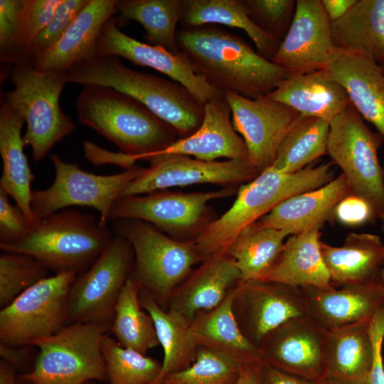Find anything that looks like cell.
I'll return each instance as SVG.
<instances>
[{"label":"cell","mask_w":384,"mask_h":384,"mask_svg":"<svg viewBox=\"0 0 384 384\" xmlns=\"http://www.w3.org/2000/svg\"><path fill=\"white\" fill-rule=\"evenodd\" d=\"M321 228L289 235L275 262L261 280L299 288L333 287L321 255Z\"/></svg>","instance_id":"83f0119b"},{"label":"cell","mask_w":384,"mask_h":384,"mask_svg":"<svg viewBox=\"0 0 384 384\" xmlns=\"http://www.w3.org/2000/svg\"><path fill=\"white\" fill-rule=\"evenodd\" d=\"M373 363L368 384H384L382 347L384 339V307L378 310L369 323Z\"/></svg>","instance_id":"c3c4849f"},{"label":"cell","mask_w":384,"mask_h":384,"mask_svg":"<svg viewBox=\"0 0 384 384\" xmlns=\"http://www.w3.org/2000/svg\"><path fill=\"white\" fill-rule=\"evenodd\" d=\"M285 230L262 225L258 221L248 225L238 235L227 254L235 261L242 279H262L280 254Z\"/></svg>","instance_id":"d590c367"},{"label":"cell","mask_w":384,"mask_h":384,"mask_svg":"<svg viewBox=\"0 0 384 384\" xmlns=\"http://www.w3.org/2000/svg\"><path fill=\"white\" fill-rule=\"evenodd\" d=\"M24 122L3 99L0 107V154L3 164L0 189L14 199L31 229L41 218L35 215L31 205L34 175L23 151L21 130Z\"/></svg>","instance_id":"4316f807"},{"label":"cell","mask_w":384,"mask_h":384,"mask_svg":"<svg viewBox=\"0 0 384 384\" xmlns=\"http://www.w3.org/2000/svg\"><path fill=\"white\" fill-rule=\"evenodd\" d=\"M28 1H0V59L15 66L34 65L26 36Z\"/></svg>","instance_id":"60d3db41"},{"label":"cell","mask_w":384,"mask_h":384,"mask_svg":"<svg viewBox=\"0 0 384 384\" xmlns=\"http://www.w3.org/2000/svg\"><path fill=\"white\" fill-rule=\"evenodd\" d=\"M182 0H117V23L129 20L139 23L146 31L149 45L177 54L176 25L180 21Z\"/></svg>","instance_id":"8d00e7d4"},{"label":"cell","mask_w":384,"mask_h":384,"mask_svg":"<svg viewBox=\"0 0 384 384\" xmlns=\"http://www.w3.org/2000/svg\"><path fill=\"white\" fill-rule=\"evenodd\" d=\"M114 230L132 247L134 277L167 311L174 289L190 274L193 266L202 261L194 241L176 240L137 219L116 220Z\"/></svg>","instance_id":"ba28073f"},{"label":"cell","mask_w":384,"mask_h":384,"mask_svg":"<svg viewBox=\"0 0 384 384\" xmlns=\"http://www.w3.org/2000/svg\"><path fill=\"white\" fill-rule=\"evenodd\" d=\"M380 68H381V69H382L383 72L384 73V65H383V66H382V67H380Z\"/></svg>","instance_id":"91938a15"},{"label":"cell","mask_w":384,"mask_h":384,"mask_svg":"<svg viewBox=\"0 0 384 384\" xmlns=\"http://www.w3.org/2000/svg\"><path fill=\"white\" fill-rule=\"evenodd\" d=\"M134 255L124 238L114 234L97 260L70 285L66 325L95 322L112 325L119 294L133 271Z\"/></svg>","instance_id":"30bf717a"},{"label":"cell","mask_w":384,"mask_h":384,"mask_svg":"<svg viewBox=\"0 0 384 384\" xmlns=\"http://www.w3.org/2000/svg\"><path fill=\"white\" fill-rule=\"evenodd\" d=\"M267 96L302 116L329 122L351 104L346 89L328 70L289 75Z\"/></svg>","instance_id":"cb8c5ba5"},{"label":"cell","mask_w":384,"mask_h":384,"mask_svg":"<svg viewBox=\"0 0 384 384\" xmlns=\"http://www.w3.org/2000/svg\"><path fill=\"white\" fill-rule=\"evenodd\" d=\"M97 55L123 58L134 65L156 70L183 85L203 103L225 94L196 75L181 51L174 54L161 47L132 38L119 28L114 16L103 26L97 42Z\"/></svg>","instance_id":"d6986e66"},{"label":"cell","mask_w":384,"mask_h":384,"mask_svg":"<svg viewBox=\"0 0 384 384\" xmlns=\"http://www.w3.org/2000/svg\"><path fill=\"white\" fill-rule=\"evenodd\" d=\"M341 50L334 43L321 0H297L291 26L272 62L289 75L304 74L327 70Z\"/></svg>","instance_id":"e0dca14e"},{"label":"cell","mask_w":384,"mask_h":384,"mask_svg":"<svg viewBox=\"0 0 384 384\" xmlns=\"http://www.w3.org/2000/svg\"><path fill=\"white\" fill-rule=\"evenodd\" d=\"M233 310L242 335L257 349L280 326L293 319L309 316L302 288L260 279L238 284Z\"/></svg>","instance_id":"5bb4252c"},{"label":"cell","mask_w":384,"mask_h":384,"mask_svg":"<svg viewBox=\"0 0 384 384\" xmlns=\"http://www.w3.org/2000/svg\"><path fill=\"white\" fill-rule=\"evenodd\" d=\"M102 352L109 384H151L161 370L160 361L122 346L107 334L102 342Z\"/></svg>","instance_id":"f35d334b"},{"label":"cell","mask_w":384,"mask_h":384,"mask_svg":"<svg viewBox=\"0 0 384 384\" xmlns=\"http://www.w3.org/2000/svg\"><path fill=\"white\" fill-rule=\"evenodd\" d=\"M11 78L14 88L4 94V100L26 123L23 144L31 146L33 159L38 162L75 127L59 102L68 83L66 74L18 65Z\"/></svg>","instance_id":"8992f818"},{"label":"cell","mask_w":384,"mask_h":384,"mask_svg":"<svg viewBox=\"0 0 384 384\" xmlns=\"http://www.w3.org/2000/svg\"><path fill=\"white\" fill-rule=\"evenodd\" d=\"M234 187L196 193L157 191L145 195L117 199L111 208L109 220L137 219L164 231L181 241H194L213 220H210L208 203L230 196Z\"/></svg>","instance_id":"4fadbf2b"},{"label":"cell","mask_w":384,"mask_h":384,"mask_svg":"<svg viewBox=\"0 0 384 384\" xmlns=\"http://www.w3.org/2000/svg\"><path fill=\"white\" fill-rule=\"evenodd\" d=\"M176 43L195 73L224 92L254 99L267 95L289 75L243 38L218 25L182 27Z\"/></svg>","instance_id":"6da1fadb"},{"label":"cell","mask_w":384,"mask_h":384,"mask_svg":"<svg viewBox=\"0 0 384 384\" xmlns=\"http://www.w3.org/2000/svg\"><path fill=\"white\" fill-rule=\"evenodd\" d=\"M75 110L81 124L137 160L149 161L176 140L170 125L137 100L110 87L84 85Z\"/></svg>","instance_id":"277c9868"},{"label":"cell","mask_w":384,"mask_h":384,"mask_svg":"<svg viewBox=\"0 0 384 384\" xmlns=\"http://www.w3.org/2000/svg\"><path fill=\"white\" fill-rule=\"evenodd\" d=\"M346 89L351 104L384 139V73L372 60L341 50L327 69Z\"/></svg>","instance_id":"f546056e"},{"label":"cell","mask_w":384,"mask_h":384,"mask_svg":"<svg viewBox=\"0 0 384 384\" xmlns=\"http://www.w3.org/2000/svg\"><path fill=\"white\" fill-rule=\"evenodd\" d=\"M327 330L310 316L293 319L271 332L258 348L265 365L322 384Z\"/></svg>","instance_id":"ac0fdd59"},{"label":"cell","mask_w":384,"mask_h":384,"mask_svg":"<svg viewBox=\"0 0 384 384\" xmlns=\"http://www.w3.org/2000/svg\"><path fill=\"white\" fill-rule=\"evenodd\" d=\"M357 0H321L323 7L331 23L341 18Z\"/></svg>","instance_id":"f5cc1de1"},{"label":"cell","mask_w":384,"mask_h":384,"mask_svg":"<svg viewBox=\"0 0 384 384\" xmlns=\"http://www.w3.org/2000/svg\"><path fill=\"white\" fill-rule=\"evenodd\" d=\"M61 1L62 0L28 1L26 36L31 53L34 41L53 19L57 8Z\"/></svg>","instance_id":"7dc6e473"},{"label":"cell","mask_w":384,"mask_h":384,"mask_svg":"<svg viewBox=\"0 0 384 384\" xmlns=\"http://www.w3.org/2000/svg\"><path fill=\"white\" fill-rule=\"evenodd\" d=\"M67 82L110 87L137 100L170 125L180 138L202 123L204 103L181 84L127 67L119 57L97 55L66 73Z\"/></svg>","instance_id":"7a4b0ae2"},{"label":"cell","mask_w":384,"mask_h":384,"mask_svg":"<svg viewBox=\"0 0 384 384\" xmlns=\"http://www.w3.org/2000/svg\"><path fill=\"white\" fill-rule=\"evenodd\" d=\"M139 302L152 317L159 344L164 351L161 372L151 384H160L169 374L181 371L196 361L198 345L191 334V321L171 311L163 309L151 294L142 288Z\"/></svg>","instance_id":"836d02e7"},{"label":"cell","mask_w":384,"mask_h":384,"mask_svg":"<svg viewBox=\"0 0 384 384\" xmlns=\"http://www.w3.org/2000/svg\"><path fill=\"white\" fill-rule=\"evenodd\" d=\"M382 231L384 236V223H382ZM380 280L384 295V265L380 273Z\"/></svg>","instance_id":"9f6ffc18"},{"label":"cell","mask_w":384,"mask_h":384,"mask_svg":"<svg viewBox=\"0 0 384 384\" xmlns=\"http://www.w3.org/2000/svg\"><path fill=\"white\" fill-rule=\"evenodd\" d=\"M351 193L341 173L323 186L287 198L258 222L263 226L285 230L289 235L322 227L331 218L337 203Z\"/></svg>","instance_id":"484cf974"},{"label":"cell","mask_w":384,"mask_h":384,"mask_svg":"<svg viewBox=\"0 0 384 384\" xmlns=\"http://www.w3.org/2000/svg\"><path fill=\"white\" fill-rule=\"evenodd\" d=\"M17 384H34V383L26 381V380H18V379ZM85 384H94V383L92 382H88V383H86Z\"/></svg>","instance_id":"6f0895ef"},{"label":"cell","mask_w":384,"mask_h":384,"mask_svg":"<svg viewBox=\"0 0 384 384\" xmlns=\"http://www.w3.org/2000/svg\"><path fill=\"white\" fill-rule=\"evenodd\" d=\"M16 369L11 365L1 359L0 361V384H17Z\"/></svg>","instance_id":"11a10c76"},{"label":"cell","mask_w":384,"mask_h":384,"mask_svg":"<svg viewBox=\"0 0 384 384\" xmlns=\"http://www.w3.org/2000/svg\"><path fill=\"white\" fill-rule=\"evenodd\" d=\"M383 137L374 132L350 104L330 122L327 154L339 166L352 193L384 215V175L378 156Z\"/></svg>","instance_id":"9c48e42d"},{"label":"cell","mask_w":384,"mask_h":384,"mask_svg":"<svg viewBox=\"0 0 384 384\" xmlns=\"http://www.w3.org/2000/svg\"><path fill=\"white\" fill-rule=\"evenodd\" d=\"M149 161V167L124 188L119 198L198 183L234 187L253 180L260 174L242 160L206 161L186 155L166 154Z\"/></svg>","instance_id":"2e32d148"},{"label":"cell","mask_w":384,"mask_h":384,"mask_svg":"<svg viewBox=\"0 0 384 384\" xmlns=\"http://www.w3.org/2000/svg\"><path fill=\"white\" fill-rule=\"evenodd\" d=\"M235 287L215 308L194 316L190 324L191 334L198 346L242 363L260 360L258 349L245 338L235 319L233 310Z\"/></svg>","instance_id":"1f68e13d"},{"label":"cell","mask_w":384,"mask_h":384,"mask_svg":"<svg viewBox=\"0 0 384 384\" xmlns=\"http://www.w3.org/2000/svg\"><path fill=\"white\" fill-rule=\"evenodd\" d=\"M25 346H13L0 343L1 359L16 370L24 368L28 364V356Z\"/></svg>","instance_id":"816d5d0a"},{"label":"cell","mask_w":384,"mask_h":384,"mask_svg":"<svg viewBox=\"0 0 384 384\" xmlns=\"http://www.w3.org/2000/svg\"><path fill=\"white\" fill-rule=\"evenodd\" d=\"M84 150L87 159L95 164H114L127 169L133 166L135 161H137L134 156L127 155L122 152L110 153L101 149L95 144L89 142L84 143Z\"/></svg>","instance_id":"681fc988"},{"label":"cell","mask_w":384,"mask_h":384,"mask_svg":"<svg viewBox=\"0 0 384 384\" xmlns=\"http://www.w3.org/2000/svg\"><path fill=\"white\" fill-rule=\"evenodd\" d=\"M330 164H311L293 174L267 168L253 180L242 184L232 206L211 221L194 240L202 260L227 254L228 250L248 225L258 221L287 198L318 188L334 179Z\"/></svg>","instance_id":"3957f363"},{"label":"cell","mask_w":384,"mask_h":384,"mask_svg":"<svg viewBox=\"0 0 384 384\" xmlns=\"http://www.w3.org/2000/svg\"><path fill=\"white\" fill-rule=\"evenodd\" d=\"M331 33L338 48L384 65V0H357Z\"/></svg>","instance_id":"4dcf8cb0"},{"label":"cell","mask_w":384,"mask_h":384,"mask_svg":"<svg viewBox=\"0 0 384 384\" xmlns=\"http://www.w3.org/2000/svg\"><path fill=\"white\" fill-rule=\"evenodd\" d=\"M231 117V108L225 94L204 103L203 119L197 130L190 136L176 139L154 156L179 154L206 161L227 158L248 162L245 143L235 130Z\"/></svg>","instance_id":"44dd1931"},{"label":"cell","mask_w":384,"mask_h":384,"mask_svg":"<svg viewBox=\"0 0 384 384\" xmlns=\"http://www.w3.org/2000/svg\"><path fill=\"white\" fill-rule=\"evenodd\" d=\"M78 273L47 277L20 294L0 311V343L30 346L66 326L68 296Z\"/></svg>","instance_id":"7c38bea8"},{"label":"cell","mask_w":384,"mask_h":384,"mask_svg":"<svg viewBox=\"0 0 384 384\" xmlns=\"http://www.w3.org/2000/svg\"><path fill=\"white\" fill-rule=\"evenodd\" d=\"M141 289L132 272L117 299L110 331L122 346L146 355L160 344L152 317L141 306Z\"/></svg>","instance_id":"e575fe53"},{"label":"cell","mask_w":384,"mask_h":384,"mask_svg":"<svg viewBox=\"0 0 384 384\" xmlns=\"http://www.w3.org/2000/svg\"><path fill=\"white\" fill-rule=\"evenodd\" d=\"M241 279L237 264L229 255L206 257L174 289L167 310L191 321L198 312L218 306Z\"/></svg>","instance_id":"7402d4cb"},{"label":"cell","mask_w":384,"mask_h":384,"mask_svg":"<svg viewBox=\"0 0 384 384\" xmlns=\"http://www.w3.org/2000/svg\"><path fill=\"white\" fill-rule=\"evenodd\" d=\"M114 235L92 215L65 209L41 218L21 240L0 248L29 255L55 274H78L97 260Z\"/></svg>","instance_id":"5b68a950"},{"label":"cell","mask_w":384,"mask_h":384,"mask_svg":"<svg viewBox=\"0 0 384 384\" xmlns=\"http://www.w3.org/2000/svg\"><path fill=\"white\" fill-rule=\"evenodd\" d=\"M245 363L199 346L196 359L191 366L167 375L160 384H237Z\"/></svg>","instance_id":"ab89813d"},{"label":"cell","mask_w":384,"mask_h":384,"mask_svg":"<svg viewBox=\"0 0 384 384\" xmlns=\"http://www.w3.org/2000/svg\"><path fill=\"white\" fill-rule=\"evenodd\" d=\"M376 217L377 214L372 205L352 193L337 203L331 215L341 225L349 227L363 225Z\"/></svg>","instance_id":"bcb514c9"},{"label":"cell","mask_w":384,"mask_h":384,"mask_svg":"<svg viewBox=\"0 0 384 384\" xmlns=\"http://www.w3.org/2000/svg\"><path fill=\"white\" fill-rule=\"evenodd\" d=\"M89 0H62L48 25L33 42L32 53L34 57L43 52L62 37Z\"/></svg>","instance_id":"ee69618b"},{"label":"cell","mask_w":384,"mask_h":384,"mask_svg":"<svg viewBox=\"0 0 384 384\" xmlns=\"http://www.w3.org/2000/svg\"><path fill=\"white\" fill-rule=\"evenodd\" d=\"M260 360L252 361L243 365L237 384H262Z\"/></svg>","instance_id":"db71d44e"},{"label":"cell","mask_w":384,"mask_h":384,"mask_svg":"<svg viewBox=\"0 0 384 384\" xmlns=\"http://www.w3.org/2000/svg\"><path fill=\"white\" fill-rule=\"evenodd\" d=\"M55 168V178L48 188L32 191L31 208L43 218L70 206H88L100 214L99 223L107 227L114 202L124 188L144 171L134 165L113 175H98L81 169L77 163L64 161L55 154H50Z\"/></svg>","instance_id":"8fae6325"},{"label":"cell","mask_w":384,"mask_h":384,"mask_svg":"<svg viewBox=\"0 0 384 384\" xmlns=\"http://www.w3.org/2000/svg\"><path fill=\"white\" fill-rule=\"evenodd\" d=\"M249 18L261 29L279 40L292 23L297 0H242Z\"/></svg>","instance_id":"7bdbcfd3"},{"label":"cell","mask_w":384,"mask_h":384,"mask_svg":"<svg viewBox=\"0 0 384 384\" xmlns=\"http://www.w3.org/2000/svg\"><path fill=\"white\" fill-rule=\"evenodd\" d=\"M262 384H319L262 363Z\"/></svg>","instance_id":"f907efd6"},{"label":"cell","mask_w":384,"mask_h":384,"mask_svg":"<svg viewBox=\"0 0 384 384\" xmlns=\"http://www.w3.org/2000/svg\"><path fill=\"white\" fill-rule=\"evenodd\" d=\"M383 175H384V168H383ZM380 219H381L382 222L384 223V215H383Z\"/></svg>","instance_id":"680465c9"},{"label":"cell","mask_w":384,"mask_h":384,"mask_svg":"<svg viewBox=\"0 0 384 384\" xmlns=\"http://www.w3.org/2000/svg\"><path fill=\"white\" fill-rule=\"evenodd\" d=\"M111 325L76 322L33 341L39 348L33 368L18 379L34 384H85L107 381L102 342Z\"/></svg>","instance_id":"52a82bcc"},{"label":"cell","mask_w":384,"mask_h":384,"mask_svg":"<svg viewBox=\"0 0 384 384\" xmlns=\"http://www.w3.org/2000/svg\"><path fill=\"white\" fill-rule=\"evenodd\" d=\"M329 128L325 119L302 115L282 142L272 166L293 174L327 154Z\"/></svg>","instance_id":"74e56055"},{"label":"cell","mask_w":384,"mask_h":384,"mask_svg":"<svg viewBox=\"0 0 384 384\" xmlns=\"http://www.w3.org/2000/svg\"><path fill=\"white\" fill-rule=\"evenodd\" d=\"M370 321L327 331L322 384H368L373 363Z\"/></svg>","instance_id":"d4e9b609"},{"label":"cell","mask_w":384,"mask_h":384,"mask_svg":"<svg viewBox=\"0 0 384 384\" xmlns=\"http://www.w3.org/2000/svg\"><path fill=\"white\" fill-rule=\"evenodd\" d=\"M48 270L33 257L3 251L0 255V307L6 306L26 289L47 277Z\"/></svg>","instance_id":"b9f144b4"},{"label":"cell","mask_w":384,"mask_h":384,"mask_svg":"<svg viewBox=\"0 0 384 384\" xmlns=\"http://www.w3.org/2000/svg\"><path fill=\"white\" fill-rule=\"evenodd\" d=\"M324 262L334 285L361 284L380 280L384 242L371 233H348L341 246L320 242Z\"/></svg>","instance_id":"f1b7e54d"},{"label":"cell","mask_w":384,"mask_h":384,"mask_svg":"<svg viewBox=\"0 0 384 384\" xmlns=\"http://www.w3.org/2000/svg\"><path fill=\"white\" fill-rule=\"evenodd\" d=\"M117 1L89 0L58 42L36 55L34 68L66 73L75 64L97 55L100 35L117 13Z\"/></svg>","instance_id":"603a6c76"},{"label":"cell","mask_w":384,"mask_h":384,"mask_svg":"<svg viewBox=\"0 0 384 384\" xmlns=\"http://www.w3.org/2000/svg\"><path fill=\"white\" fill-rule=\"evenodd\" d=\"M309 316L326 330L368 321L384 307L380 280L361 284L302 288Z\"/></svg>","instance_id":"ffe728a7"},{"label":"cell","mask_w":384,"mask_h":384,"mask_svg":"<svg viewBox=\"0 0 384 384\" xmlns=\"http://www.w3.org/2000/svg\"><path fill=\"white\" fill-rule=\"evenodd\" d=\"M9 197L0 189V245L21 240L31 230L23 211L11 204Z\"/></svg>","instance_id":"f6af8a7d"},{"label":"cell","mask_w":384,"mask_h":384,"mask_svg":"<svg viewBox=\"0 0 384 384\" xmlns=\"http://www.w3.org/2000/svg\"><path fill=\"white\" fill-rule=\"evenodd\" d=\"M235 130L242 137L249 164L258 172L272 166L284 138L302 114L267 95L251 99L225 92Z\"/></svg>","instance_id":"9a60e30c"},{"label":"cell","mask_w":384,"mask_h":384,"mask_svg":"<svg viewBox=\"0 0 384 384\" xmlns=\"http://www.w3.org/2000/svg\"><path fill=\"white\" fill-rule=\"evenodd\" d=\"M179 22L183 27L212 24L240 28L254 42L257 53L270 61L281 43L249 18L242 0H182Z\"/></svg>","instance_id":"d6a6232c"}]
</instances>
